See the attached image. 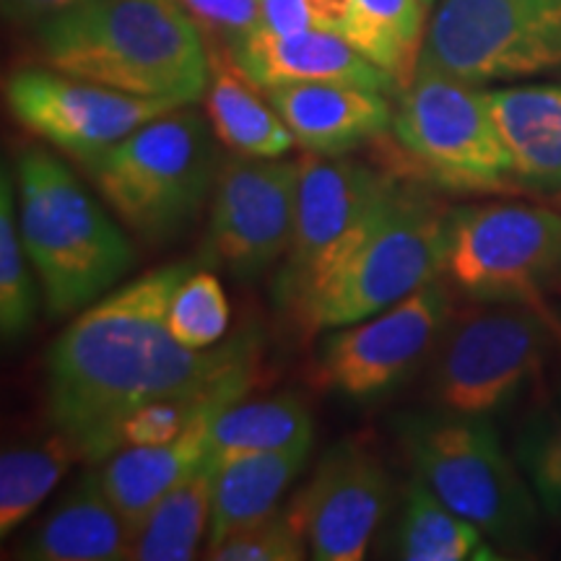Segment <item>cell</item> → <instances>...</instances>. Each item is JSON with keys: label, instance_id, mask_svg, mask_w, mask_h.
I'll return each mask as SVG.
<instances>
[{"label": "cell", "instance_id": "10", "mask_svg": "<svg viewBox=\"0 0 561 561\" xmlns=\"http://www.w3.org/2000/svg\"><path fill=\"white\" fill-rule=\"evenodd\" d=\"M419 66L473 87L561 76V0H439Z\"/></svg>", "mask_w": 561, "mask_h": 561}, {"label": "cell", "instance_id": "16", "mask_svg": "<svg viewBox=\"0 0 561 561\" xmlns=\"http://www.w3.org/2000/svg\"><path fill=\"white\" fill-rule=\"evenodd\" d=\"M224 53L244 79L263 91L291 83H348L398 94L382 68L333 32L276 34L261 26Z\"/></svg>", "mask_w": 561, "mask_h": 561}, {"label": "cell", "instance_id": "18", "mask_svg": "<svg viewBox=\"0 0 561 561\" xmlns=\"http://www.w3.org/2000/svg\"><path fill=\"white\" fill-rule=\"evenodd\" d=\"M136 533L104 491L100 468L83 473L73 491L16 546L26 561H123Z\"/></svg>", "mask_w": 561, "mask_h": 561}, {"label": "cell", "instance_id": "2", "mask_svg": "<svg viewBox=\"0 0 561 561\" xmlns=\"http://www.w3.org/2000/svg\"><path fill=\"white\" fill-rule=\"evenodd\" d=\"M42 60L125 94L195 104L210 83V53L174 0H81L37 26Z\"/></svg>", "mask_w": 561, "mask_h": 561}, {"label": "cell", "instance_id": "29", "mask_svg": "<svg viewBox=\"0 0 561 561\" xmlns=\"http://www.w3.org/2000/svg\"><path fill=\"white\" fill-rule=\"evenodd\" d=\"M37 271L30 261L19 229L16 180L3 164L0 174V333L5 343H16L30 333L37 318Z\"/></svg>", "mask_w": 561, "mask_h": 561}, {"label": "cell", "instance_id": "3", "mask_svg": "<svg viewBox=\"0 0 561 561\" xmlns=\"http://www.w3.org/2000/svg\"><path fill=\"white\" fill-rule=\"evenodd\" d=\"M13 180L21 240L47 314L70 318L117 289L136 252L66 161L45 149H24Z\"/></svg>", "mask_w": 561, "mask_h": 561}, {"label": "cell", "instance_id": "25", "mask_svg": "<svg viewBox=\"0 0 561 561\" xmlns=\"http://www.w3.org/2000/svg\"><path fill=\"white\" fill-rule=\"evenodd\" d=\"M314 442V419L310 405L294 392L263 398L252 403H234L210 424V453L214 466L240 455L291 450Z\"/></svg>", "mask_w": 561, "mask_h": 561}, {"label": "cell", "instance_id": "9", "mask_svg": "<svg viewBox=\"0 0 561 561\" xmlns=\"http://www.w3.org/2000/svg\"><path fill=\"white\" fill-rule=\"evenodd\" d=\"M442 278L473 301L543 307L561 280V214L525 203L453 208Z\"/></svg>", "mask_w": 561, "mask_h": 561}, {"label": "cell", "instance_id": "26", "mask_svg": "<svg viewBox=\"0 0 561 561\" xmlns=\"http://www.w3.org/2000/svg\"><path fill=\"white\" fill-rule=\"evenodd\" d=\"M214 473L206 462L157 502L133 538V557L138 561H191L198 557L203 536H208Z\"/></svg>", "mask_w": 561, "mask_h": 561}, {"label": "cell", "instance_id": "27", "mask_svg": "<svg viewBox=\"0 0 561 561\" xmlns=\"http://www.w3.org/2000/svg\"><path fill=\"white\" fill-rule=\"evenodd\" d=\"M79 460L62 434L21 442L0 455V538L16 533Z\"/></svg>", "mask_w": 561, "mask_h": 561}, {"label": "cell", "instance_id": "20", "mask_svg": "<svg viewBox=\"0 0 561 561\" xmlns=\"http://www.w3.org/2000/svg\"><path fill=\"white\" fill-rule=\"evenodd\" d=\"M523 191L561 193V83L489 91Z\"/></svg>", "mask_w": 561, "mask_h": 561}, {"label": "cell", "instance_id": "11", "mask_svg": "<svg viewBox=\"0 0 561 561\" xmlns=\"http://www.w3.org/2000/svg\"><path fill=\"white\" fill-rule=\"evenodd\" d=\"M299 167L297 221L273 284L276 305L291 314L299 312L354 244L371 208L396 180L392 172L375 170L346 153L328 157L305 151Z\"/></svg>", "mask_w": 561, "mask_h": 561}, {"label": "cell", "instance_id": "13", "mask_svg": "<svg viewBox=\"0 0 561 561\" xmlns=\"http://www.w3.org/2000/svg\"><path fill=\"white\" fill-rule=\"evenodd\" d=\"M301 167L294 159L234 157L221 161L210 193L203 261L250 284L289 250L297 221Z\"/></svg>", "mask_w": 561, "mask_h": 561}, {"label": "cell", "instance_id": "17", "mask_svg": "<svg viewBox=\"0 0 561 561\" xmlns=\"http://www.w3.org/2000/svg\"><path fill=\"white\" fill-rule=\"evenodd\" d=\"M297 144L310 153L356 151L390 130L392 104L385 91L348 83H291L265 91Z\"/></svg>", "mask_w": 561, "mask_h": 561}, {"label": "cell", "instance_id": "32", "mask_svg": "<svg viewBox=\"0 0 561 561\" xmlns=\"http://www.w3.org/2000/svg\"><path fill=\"white\" fill-rule=\"evenodd\" d=\"M203 37L219 39L224 50L263 26L261 0H174Z\"/></svg>", "mask_w": 561, "mask_h": 561}, {"label": "cell", "instance_id": "30", "mask_svg": "<svg viewBox=\"0 0 561 561\" xmlns=\"http://www.w3.org/2000/svg\"><path fill=\"white\" fill-rule=\"evenodd\" d=\"M229 299L221 280L208 271H191L170 301V331L191 348H214L227 339Z\"/></svg>", "mask_w": 561, "mask_h": 561}, {"label": "cell", "instance_id": "6", "mask_svg": "<svg viewBox=\"0 0 561 561\" xmlns=\"http://www.w3.org/2000/svg\"><path fill=\"white\" fill-rule=\"evenodd\" d=\"M392 432L413 473L491 543L528 551L541 536V504L491 419L426 411L401 413Z\"/></svg>", "mask_w": 561, "mask_h": 561}, {"label": "cell", "instance_id": "24", "mask_svg": "<svg viewBox=\"0 0 561 561\" xmlns=\"http://www.w3.org/2000/svg\"><path fill=\"white\" fill-rule=\"evenodd\" d=\"M424 0H354L341 37L390 76L401 91L416 76L424 53Z\"/></svg>", "mask_w": 561, "mask_h": 561}, {"label": "cell", "instance_id": "1", "mask_svg": "<svg viewBox=\"0 0 561 561\" xmlns=\"http://www.w3.org/2000/svg\"><path fill=\"white\" fill-rule=\"evenodd\" d=\"M191 271V263L164 265L117 286L47 351V419L87 466L123 450V424L140 405L195 396L261 362L255 328L203 351L174 339L170 301Z\"/></svg>", "mask_w": 561, "mask_h": 561}, {"label": "cell", "instance_id": "33", "mask_svg": "<svg viewBox=\"0 0 561 561\" xmlns=\"http://www.w3.org/2000/svg\"><path fill=\"white\" fill-rule=\"evenodd\" d=\"M354 0H261L263 30L276 34L333 32L346 26Z\"/></svg>", "mask_w": 561, "mask_h": 561}, {"label": "cell", "instance_id": "7", "mask_svg": "<svg viewBox=\"0 0 561 561\" xmlns=\"http://www.w3.org/2000/svg\"><path fill=\"white\" fill-rule=\"evenodd\" d=\"M390 170L442 193L523 191L491 112L489 91L419 66L398 91L390 123Z\"/></svg>", "mask_w": 561, "mask_h": 561}, {"label": "cell", "instance_id": "22", "mask_svg": "<svg viewBox=\"0 0 561 561\" xmlns=\"http://www.w3.org/2000/svg\"><path fill=\"white\" fill-rule=\"evenodd\" d=\"M206 115L221 146L231 153L257 159L286 157L297 138L280 121L271 102L257 96V87L244 79L227 53L210 55V83L206 91Z\"/></svg>", "mask_w": 561, "mask_h": 561}, {"label": "cell", "instance_id": "19", "mask_svg": "<svg viewBox=\"0 0 561 561\" xmlns=\"http://www.w3.org/2000/svg\"><path fill=\"white\" fill-rule=\"evenodd\" d=\"M224 411H208L193 421L178 439L153 447H123L104 460L100 468L104 491L121 510L133 533L140 528L146 515L157 507L167 491H172L187 476L208 462L210 424Z\"/></svg>", "mask_w": 561, "mask_h": 561}, {"label": "cell", "instance_id": "28", "mask_svg": "<svg viewBox=\"0 0 561 561\" xmlns=\"http://www.w3.org/2000/svg\"><path fill=\"white\" fill-rule=\"evenodd\" d=\"M515 453L543 515L561 525V377L538 390L517 426Z\"/></svg>", "mask_w": 561, "mask_h": 561}, {"label": "cell", "instance_id": "4", "mask_svg": "<svg viewBox=\"0 0 561 561\" xmlns=\"http://www.w3.org/2000/svg\"><path fill=\"white\" fill-rule=\"evenodd\" d=\"M434 187L396 174L356 242L294 314L301 328H343L388 310L445 273L453 208Z\"/></svg>", "mask_w": 561, "mask_h": 561}, {"label": "cell", "instance_id": "5", "mask_svg": "<svg viewBox=\"0 0 561 561\" xmlns=\"http://www.w3.org/2000/svg\"><path fill=\"white\" fill-rule=\"evenodd\" d=\"M206 117L182 104L83 161L117 219L146 244L164 248L193 229L210 201L221 159Z\"/></svg>", "mask_w": 561, "mask_h": 561}, {"label": "cell", "instance_id": "31", "mask_svg": "<svg viewBox=\"0 0 561 561\" xmlns=\"http://www.w3.org/2000/svg\"><path fill=\"white\" fill-rule=\"evenodd\" d=\"M310 557L305 536L289 512H273L265 520L237 530L206 553L214 561H299Z\"/></svg>", "mask_w": 561, "mask_h": 561}, {"label": "cell", "instance_id": "23", "mask_svg": "<svg viewBox=\"0 0 561 561\" xmlns=\"http://www.w3.org/2000/svg\"><path fill=\"white\" fill-rule=\"evenodd\" d=\"M392 557L405 561H483L500 559V553L483 530L447 507L413 473L392 530Z\"/></svg>", "mask_w": 561, "mask_h": 561}, {"label": "cell", "instance_id": "21", "mask_svg": "<svg viewBox=\"0 0 561 561\" xmlns=\"http://www.w3.org/2000/svg\"><path fill=\"white\" fill-rule=\"evenodd\" d=\"M310 453L312 445H299L291 450L240 455L219 466L208 460L216 473L206 553L237 530L250 528L278 512L284 494L307 468Z\"/></svg>", "mask_w": 561, "mask_h": 561}, {"label": "cell", "instance_id": "12", "mask_svg": "<svg viewBox=\"0 0 561 561\" xmlns=\"http://www.w3.org/2000/svg\"><path fill=\"white\" fill-rule=\"evenodd\" d=\"M450 318V289L437 278L388 310L333 328L314 362L318 385L348 401L388 396L432 359Z\"/></svg>", "mask_w": 561, "mask_h": 561}, {"label": "cell", "instance_id": "15", "mask_svg": "<svg viewBox=\"0 0 561 561\" xmlns=\"http://www.w3.org/2000/svg\"><path fill=\"white\" fill-rule=\"evenodd\" d=\"M392 502V479L375 447L348 437L322 455L312 479L286 504L318 561H362Z\"/></svg>", "mask_w": 561, "mask_h": 561}, {"label": "cell", "instance_id": "8", "mask_svg": "<svg viewBox=\"0 0 561 561\" xmlns=\"http://www.w3.org/2000/svg\"><path fill=\"white\" fill-rule=\"evenodd\" d=\"M561 325L546 307L473 301L453 314L432 354L434 411L491 419L541 375Z\"/></svg>", "mask_w": 561, "mask_h": 561}, {"label": "cell", "instance_id": "14", "mask_svg": "<svg viewBox=\"0 0 561 561\" xmlns=\"http://www.w3.org/2000/svg\"><path fill=\"white\" fill-rule=\"evenodd\" d=\"M11 115L34 136L83 161L100 157L140 125L182 104L102 87L55 68H21L5 79Z\"/></svg>", "mask_w": 561, "mask_h": 561}, {"label": "cell", "instance_id": "35", "mask_svg": "<svg viewBox=\"0 0 561 561\" xmlns=\"http://www.w3.org/2000/svg\"><path fill=\"white\" fill-rule=\"evenodd\" d=\"M424 3H426V5H432V3H434V0H424Z\"/></svg>", "mask_w": 561, "mask_h": 561}, {"label": "cell", "instance_id": "34", "mask_svg": "<svg viewBox=\"0 0 561 561\" xmlns=\"http://www.w3.org/2000/svg\"><path fill=\"white\" fill-rule=\"evenodd\" d=\"M81 0H3V16L13 24H45L47 19L73 9Z\"/></svg>", "mask_w": 561, "mask_h": 561}]
</instances>
